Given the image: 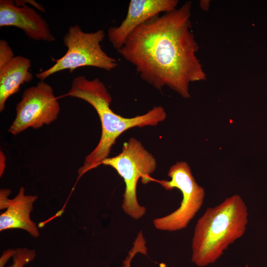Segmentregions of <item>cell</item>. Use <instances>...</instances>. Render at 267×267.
<instances>
[{"label":"cell","mask_w":267,"mask_h":267,"mask_svg":"<svg viewBox=\"0 0 267 267\" xmlns=\"http://www.w3.org/2000/svg\"><path fill=\"white\" fill-rule=\"evenodd\" d=\"M191 2L154 17L136 28L117 51L140 78L156 89L165 86L190 97V83L206 80L192 31Z\"/></svg>","instance_id":"obj_1"},{"label":"cell","mask_w":267,"mask_h":267,"mask_svg":"<svg viewBox=\"0 0 267 267\" xmlns=\"http://www.w3.org/2000/svg\"><path fill=\"white\" fill-rule=\"evenodd\" d=\"M67 95L81 99L90 104L96 111L101 124V135L95 148L85 159L78 170L80 176L97 167L108 158L118 137L134 127L156 126L166 118L164 108L154 106L147 113L132 118H125L110 108L112 97L106 86L98 78L89 80L85 76L76 77L72 81Z\"/></svg>","instance_id":"obj_2"},{"label":"cell","mask_w":267,"mask_h":267,"mask_svg":"<svg viewBox=\"0 0 267 267\" xmlns=\"http://www.w3.org/2000/svg\"><path fill=\"white\" fill-rule=\"evenodd\" d=\"M248 221L247 206L238 194L207 208L194 228L192 262L200 267L215 263L230 244L243 235Z\"/></svg>","instance_id":"obj_3"},{"label":"cell","mask_w":267,"mask_h":267,"mask_svg":"<svg viewBox=\"0 0 267 267\" xmlns=\"http://www.w3.org/2000/svg\"><path fill=\"white\" fill-rule=\"evenodd\" d=\"M101 165L113 168L124 179L125 189L122 204L124 212L135 220L142 218L146 208L138 202L137 184L139 178L143 184L152 180L150 176L157 166L154 157L140 141L131 137L124 143L120 154L105 159Z\"/></svg>","instance_id":"obj_4"},{"label":"cell","mask_w":267,"mask_h":267,"mask_svg":"<svg viewBox=\"0 0 267 267\" xmlns=\"http://www.w3.org/2000/svg\"><path fill=\"white\" fill-rule=\"evenodd\" d=\"M105 36L104 31L85 32L77 24L71 26L63 37V44L67 48L65 54L54 60L50 68L36 74L40 81L64 70L71 73L78 68L90 66L110 71L118 66L117 60L109 56L100 44Z\"/></svg>","instance_id":"obj_5"},{"label":"cell","mask_w":267,"mask_h":267,"mask_svg":"<svg viewBox=\"0 0 267 267\" xmlns=\"http://www.w3.org/2000/svg\"><path fill=\"white\" fill-rule=\"evenodd\" d=\"M168 176L171 180L159 181L166 190L179 189L182 195L180 206L171 214L153 220L156 229L175 231L187 227L202 207L205 195L204 189L195 181L189 165L177 162L170 168Z\"/></svg>","instance_id":"obj_6"},{"label":"cell","mask_w":267,"mask_h":267,"mask_svg":"<svg viewBox=\"0 0 267 267\" xmlns=\"http://www.w3.org/2000/svg\"><path fill=\"white\" fill-rule=\"evenodd\" d=\"M59 103L50 85L40 81L26 89L16 107V117L8 132L16 135L29 128L37 129L55 121L59 114Z\"/></svg>","instance_id":"obj_7"},{"label":"cell","mask_w":267,"mask_h":267,"mask_svg":"<svg viewBox=\"0 0 267 267\" xmlns=\"http://www.w3.org/2000/svg\"><path fill=\"white\" fill-rule=\"evenodd\" d=\"M178 3V0H131L126 17L121 24L108 29L107 37L110 43L118 51L136 28L161 13L176 9Z\"/></svg>","instance_id":"obj_8"},{"label":"cell","mask_w":267,"mask_h":267,"mask_svg":"<svg viewBox=\"0 0 267 267\" xmlns=\"http://www.w3.org/2000/svg\"><path fill=\"white\" fill-rule=\"evenodd\" d=\"M16 1L0 0V27H15L32 40L54 42L55 38L46 20L23 0Z\"/></svg>","instance_id":"obj_9"},{"label":"cell","mask_w":267,"mask_h":267,"mask_svg":"<svg viewBox=\"0 0 267 267\" xmlns=\"http://www.w3.org/2000/svg\"><path fill=\"white\" fill-rule=\"evenodd\" d=\"M38 197L26 195L25 188L21 187L16 196L10 201L4 212L0 215V230L21 229L32 237L39 236L38 227L31 219L30 214Z\"/></svg>","instance_id":"obj_10"},{"label":"cell","mask_w":267,"mask_h":267,"mask_svg":"<svg viewBox=\"0 0 267 267\" xmlns=\"http://www.w3.org/2000/svg\"><path fill=\"white\" fill-rule=\"evenodd\" d=\"M31 65L30 59L18 55L0 67V112L4 110L8 98L19 92L20 86L33 79L29 71Z\"/></svg>","instance_id":"obj_11"},{"label":"cell","mask_w":267,"mask_h":267,"mask_svg":"<svg viewBox=\"0 0 267 267\" xmlns=\"http://www.w3.org/2000/svg\"><path fill=\"white\" fill-rule=\"evenodd\" d=\"M36 257L35 250L27 248H18L15 250L12 257V264L8 267H24L32 262Z\"/></svg>","instance_id":"obj_12"},{"label":"cell","mask_w":267,"mask_h":267,"mask_svg":"<svg viewBox=\"0 0 267 267\" xmlns=\"http://www.w3.org/2000/svg\"><path fill=\"white\" fill-rule=\"evenodd\" d=\"M14 52L8 44L4 40H0V67L5 65L14 57Z\"/></svg>","instance_id":"obj_13"},{"label":"cell","mask_w":267,"mask_h":267,"mask_svg":"<svg viewBox=\"0 0 267 267\" xmlns=\"http://www.w3.org/2000/svg\"><path fill=\"white\" fill-rule=\"evenodd\" d=\"M11 191L9 189H1L0 191V210L6 209L7 207L10 199L8 196L10 195Z\"/></svg>","instance_id":"obj_14"},{"label":"cell","mask_w":267,"mask_h":267,"mask_svg":"<svg viewBox=\"0 0 267 267\" xmlns=\"http://www.w3.org/2000/svg\"><path fill=\"white\" fill-rule=\"evenodd\" d=\"M15 249H9L5 250L0 258V267H4L8 260L12 258Z\"/></svg>","instance_id":"obj_15"},{"label":"cell","mask_w":267,"mask_h":267,"mask_svg":"<svg viewBox=\"0 0 267 267\" xmlns=\"http://www.w3.org/2000/svg\"><path fill=\"white\" fill-rule=\"evenodd\" d=\"M209 2L208 0H201L200 3L201 8L204 10H208L209 5Z\"/></svg>","instance_id":"obj_16"}]
</instances>
